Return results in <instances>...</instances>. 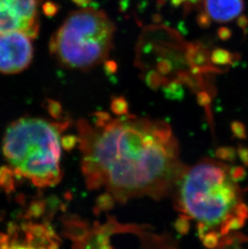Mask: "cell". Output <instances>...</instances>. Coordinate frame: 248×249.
Instances as JSON below:
<instances>
[{
    "instance_id": "cell-1",
    "label": "cell",
    "mask_w": 248,
    "mask_h": 249,
    "mask_svg": "<svg viewBox=\"0 0 248 249\" xmlns=\"http://www.w3.org/2000/svg\"><path fill=\"white\" fill-rule=\"evenodd\" d=\"M82 168L87 186L120 202L159 198L174 191L185 168L169 125L159 120L106 115L80 121Z\"/></svg>"
},
{
    "instance_id": "cell-2",
    "label": "cell",
    "mask_w": 248,
    "mask_h": 249,
    "mask_svg": "<svg viewBox=\"0 0 248 249\" xmlns=\"http://www.w3.org/2000/svg\"><path fill=\"white\" fill-rule=\"evenodd\" d=\"M177 209L197 223L205 244L215 245L216 231L230 222V229L240 227L234 218L240 209V193L231 172L213 160H205L185 169L176 185Z\"/></svg>"
},
{
    "instance_id": "cell-3",
    "label": "cell",
    "mask_w": 248,
    "mask_h": 249,
    "mask_svg": "<svg viewBox=\"0 0 248 249\" xmlns=\"http://www.w3.org/2000/svg\"><path fill=\"white\" fill-rule=\"evenodd\" d=\"M66 124L39 118H22L7 127L2 141L3 155L18 176L45 188L59 183L61 136Z\"/></svg>"
},
{
    "instance_id": "cell-4",
    "label": "cell",
    "mask_w": 248,
    "mask_h": 249,
    "mask_svg": "<svg viewBox=\"0 0 248 249\" xmlns=\"http://www.w3.org/2000/svg\"><path fill=\"white\" fill-rule=\"evenodd\" d=\"M114 34V24L104 12L83 8L67 17L54 34L50 50L68 68L90 69L107 57Z\"/></svg>"
},
{
    "instance_id": "cell-5",
    "label": "cell",
    "mask_w": 248,
    "mask_h": 249,
    "mask_svg": "<svg viewBox=\"0 0 248 249\" xmlns=\"http://www.w3.org/2000/svg\"><path fill=\"white\" fill-rule=\"evenodd\" d=\"M38 4L39 0H0V33L17 31L36 36Z\"/></svg>"
},
{
    "instance_id": "cell-6",
    "label": "cell",
    "mask_w": 248,
    "mask_h": 249,
    "mask_svg": "<svg viewBox=\"0 0 248 249\" xmlns=\"http://www.w3.org/2000/svg\"><path fill=\"white\" fill-rule=\"evenodd\" d=\"M33 57L30 36L17 31L0 33V73H20L28 68Z\"/></svg>"
},
{
    "instance_id": "cell-7",
    "label": "cell",
    "mask_w": 248,
    "mask_h": 249,
    "mask_svg": "<svg viewBox=\"0 0 248 249\" xmlns=\"http://www.w3.org/2000/svg\"><path fill=\"white\" fill-rule=\"evenodd\" d=\"M201 9L206 22L227 24L241 17L244 2L243 0H201Z\"/></svg>"
},
{
    "instance_id": "cell-8",
    "label": "cell",
    "mask_w": 248,
    "mask_h": 249,
    "mask_svg": "<svg viewBox=\"0 0 248 249\" xmlns=\"http://www.w3.org/2000/svg\"><path fill=\"white\" fill-rule=\"evenodd\" d=\"M25 231V245L24 248L49 247L50 244L52 247L53 243V232L45 226L41 224H32L28 223L24 226Z\"/></svg>"
},
{
    "instance_id": "cell-9",
    "label": "cell",
    "mask_w": 248,
    "mask_h": 249,
    "mask_svg": "<svg viewBox=\"0 0 248 249\" xmlns=\"http://www.w3.org/2000/svg\"><path fill=\"white\" fill-rule=\"evenodd\" d=\"M15 175H17L13 169L7 166L0 168V188L7 193L15 190Z\"/></svg>"
}]
</instances>
